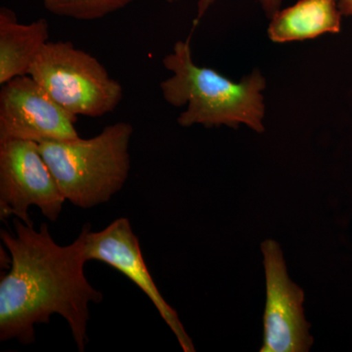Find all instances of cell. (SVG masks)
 I'll return each instance as SVG.
<instances>
[{
  "mask_svg": "<svg viewBox=\"0 0 352 352\" xmlns=\"http://www.w3.org/2000/svg\"><path fill=\"white\" fill-rule=\"evenodd\" d=\"M14 226V232H0L10 258L0 279V340L31 344L36 326L58 314L71 329L78 351H85L90 303L103 300L85 274L87 224L67 245L55 242L47 224L36 230L16 219Z\"/></svg>",
  "mask_w": 352,
  "mask_h": 352,
  "instance_id": "obj_1",
  "label": "cell"
},
{
  "mask_svg": "<svg viewBox=\"0 0 352 352\" xmlns=\"http://www.w3.org/2000/svg\"><path fill=\"white\" fill-rule=\"evenodd\" d=\"M190 39L191 36L176 41L173 52L164 58V68L173 75L160 85L166 103L176 108L187 107L178 117V124H201L207 129H238L243 124L263 133L266 88L263 74L256 69L240 82H234L215 69L198 66L192 57Z\"/></svg>",
  "mask_w": 352,
  "mask_h": 352,
  "instance_id": "obj_2",
  "label": "cell"
},
{
  "mask_svg": "<svg viewBox=\"0 0 352 352\" xmlns=\"http://www.w3.org/2000/svg\"><path fill=\"white\" fill-rule=\"evenodd\" d=\"M133 126L119 122L88 139L43 141L39 151L66 201L80 208L107 203L124 188Z\"/></svg>",
  "mask_w": 352,
  "mask_h": 352,
  "instance_id": "obj_3",
  "label": "cell"
},
{
  "mask_svg": "<svg viewBox=\"0 0 352 352\" xmlns=\"http://www.w3.org/2000/svg\"><path fill=\"white\" fill-rule=\"evenodd\" d=\"M28 76L76 118L103 117L113 112L124 97L122 85L98 59L69 41L46 44Z\"/></svg>",
  "mask_w": 352,
  "mask_h": 352,
  "instance_id": "obj_4",
  "label": "cell"
},
{
  "mask_svg": "<svg viewBox=\"0 0 352 352\" xmlns=\"http://www.w3.org/2000/svg\"><path fill=\"white\" fill-rule=\"evenodd\" d=\"M66 199L39 151L38 143L25 140L0 142V219L15 217L34 226L32 206L50 221L61 214Z\"/></svg>",
  "mask_w": 352,
  "mask_h": 352,
  "instance_id": "obj_5",
  "label": "cell"
},
{
  "mask_svg": "<svg viewBox=\"0 0 352 352\" xmlns=\"http://www.w3.org/2000/svg\"><path fill=\"white\" fill-rule=\"evenodd\" d=\"M266 302L261 352H307L314 346L311 325L305 318V292L289 276L283 251L273 239L261 245Z\"/></svg>",
  "mask_w": 352,
  "mask_h": 352,
  "instance_id": "obj_6",
  "label": "cell"
},
{
  "mask_svg": "<svg viewBox=\"0 0 352 352\" xmlns=\"http://www.w3.org/2000/svg\"><path fill=\"white\" fill-rule=\"evenodd\" d=\"M76 120L30 76L1 85L0 142L74 140L80 138Z\"/></svg>",
  "mask_w": 352,
  "mask_h": 352,
  "instance_id": "obj_7",
  "label": "cell"
},
{
  "mask_svg": "<svg viewBox=\"0 0 352 352\" xmlns=\"http://www.w3.org/2000/svg\"><path fill=\"white\" fill-rule=\"evenodd\" d=\"M87 226L85 243L87 261L108 264L133 282L157 308L163 320L175 333L183 351H195L193 342L183 327L177 312L164 300L150 274L140 243L129 219L120 217L98 232H94L89 223Z\"/></svg>",
  "mask_w": 352,
  "mask_h": 352,
  "instance_id": "obj_8",
  "label": "cell"
},
{
  "mask_svg": "<svg viewBox=\"0 0 352 352\" xmlns=\"http://www.w3.org/2000/svg\"><path fill=\"white\" fill-rule=\"evenodd\" d=\"M50 43V25L41 18L21 24L10 9L0 10V85L28 76L44 46Z\"/></svg>",
  "mask_w": 352,
  "mask_h": 352,
  "instance_id": "obj_9",
  "label": "cell"
},
{
  "mask_svg": "<svg viewBox=\"0 0 352 352\" xmlns=\"http://www.w3.org/2000/svg\"><path fill=\"white\" fill-rule=\"evenodd\" d=\"M342 16L338 0H298L271 17L268 36L273 43H285L338 34Z\"/></svg>",
  "mask_w": 352,
  "mask_h": 352,
  "instance_id": "obj_10",
  "label": "cell"
},
{
  "mask_svg": "<svg viewBox=\"0 0 352 352\" xmlns=\"http://www.w3.org/2000/svg\"><path fill=\"white\" fill-rule=\"evenodd\" d=\"M134 0H43L48 12L78 21L102 19L122 10Z\"/></svg>",
  "mask_w": 352,
  "mask_h": 352,
  "instance_id": "obj_11",
  "label": "cell"
},
{
  "mask_svg": "<svg viewBox=\"0 0 352 352\" xmlns=\"http://www.w3.org/2000/svg\"><path fill=\"white\" fill-rule=\"evenodd\" d=\"M170 3L173 2H178L180 0H166ZM263 6V10L267 14L268 17H272L277 11L280 10V6H281L282 0H259ZM214 0H198V6H197V17L194 25L198 24L204 17L210 6L214 3Z\"/></svg>",
  "mask_w": 352,
  "mask_h": 352,
  "instance_id": "obj_12",
  "label": "cell"
},
{
  "mask_svg": "<svg viewBox=\"0 0 352 352\" xmlns=\"http://www.w3.org/2000/svg\"><path fill=\"white\" fill-rule=\"evenodd\" d=\"M338 6L342 16H352V0H338Z\"/></svg>",
  "mask_w": 352,
  "mask_h": 352,
  "instance_id": "obj_13",
  "label": "cell"
}]
</instances>
